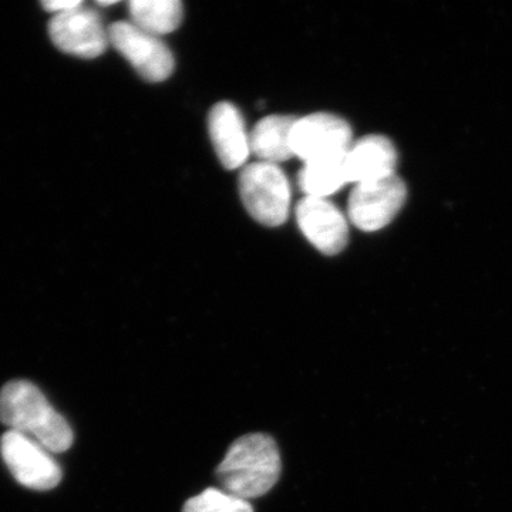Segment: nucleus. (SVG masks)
Returning a JSON list of instances; mask_svg holds the SVG:
<instances>
[{"label":"nucleus","mask_w":512,"mask_h":512,"mask_svg":"<svg viewBox=\"0 0 512 512\" xmlns=\"http://www.w3.org/2000/svg\"><path fill=\"white\" fill-rule=\"evenodd\" d=\"M281 471V453L275 440L268 434L254 433L231 444L217 468V478L222 491L251 501L269 493Z\"/></svg>","instance_id":"nucleus-1"},{"label":"nucleus","mask_w":512,"mask_h":512,"mask_svg":"<svg viewBox=\"0 0 512 512\" xmlns=\"http://www.w3.org/2000/svg\"><path fill=\"white\" fill-rule=\"evenodd\" d=\"M0 421L12 431L30 437L52 453H63L73 444L67 421L35 384L15 380L0 392Z\"/></svg>","instance_id":"nucleus-2"},{"label":"nucleus","mask_w":512,"mask_h":512,"mask_svg":"<svg viewBox=\"0 0 512 512\" xmlns=\"http://www.w3.org/2000/svg\"><path fill=\"white\" fill-rule=\"evenodd\" d=\"M242 202L254 220L266 227H279L288 220L291 185L276 164L252 163L239 175Z\"/></svg>","instance_id":"nucleus-3"},{"label":"nucleus","mask_w":512,"mask_h":512,"mask_svg":"<svg viewBox=\"0 0 512 512\" xmlns=\"http://www.w3.org/2000/svg\"><path fill=\"white\" fill-rule=\"evenodd\" d=\"M353 146V133L348 121L335 114L315 113L296 120L292 128L293 156L303 163L345 157Z\"/></svg>","instance_id":"nucleus-4"},{"label":"nucleus","mask_w":512,"mask_h":512,"mask_svg":"<svg viewBox=\"0 0 512 512\" xmlns=\"http://www.w3.org/2000/svg\"><path fill=\"white\" fill-rule=\"evenodd\" d=\"M406 198V184L396 174L356 184L349 197L350 221L362 231H379L402 210Z\"/></svg>","instance_id":"nucleus-5"},{"label":"nucleus","mask_w":512,"mask_h":512,"mask_svg":"<svg viewBox=\"0 0 512 512\" xmlns=\"http://www.w3.org/2000/svg\"><path fill=\"white\" fill-rule=\"evenodd\" d=\"M111 45L126 57L147 82H164L174 72V56L160 37L131 22H117L109 29Z\"/></svg>","instance_id":"nucleus-6"},{"label":"nucleus","mask_w":512,"mask_h":512,"mask_svg":"<svg viewBox=\"0 0 512 512\" xmlns=\"http://www.w3.org/2000/svg\"><path fill=\"white\" fill-rule=\"evenodd\" d=\"M2 457L20 484L32 490H52L62 481V470L49 450L18 431H8L0 443Z\"/></svg>","instance_id":"nucleus-7"},{"label":"nucleus","mask_w":512,"mask_h":512,"mask_svg":"<svg viewBox=\"0 0 512 512\" xmlns=\"http://www.w3.org/2000/svg\"><path fill=\"white\" fill-rule=\"evenodd\" d=\"M49 33L60 50L83 59L103 55L110 43L99 13L83 5L57 13L50 20Z\"/></svg>","instance_id":"nucleus-8"},{"label":"nucleus","mask_w":512,"mask_h":512,"mask_svg":"<svg viewBox=\"0 0 512 512\" xmlns=\"http://www.w3.org/2000/svg\"><path fill=\"white\" fill-rule=\"evenodd\" d=\"M296 220L303 235L322 254L338 255L346 248L348 222L328 198H303L296 208Z\"/></svg>","instance_id":"nucleus-9"},{"label":"nucleus","mask_w":512,"mask_h":512,"mask_svg":"<svg viewBox=\"0 0 512 512\" xmlns=\"http://www.w3.org/2000/svg\"><path fill=\"white\" fill-rule=\"evenodd\" d=\"M208 131L215 153L227 170L247 163L251 147L242 114L228 101L215 104L208 116Z\"/></svg>","instance_id":"nucleus-10"},{"label":"nucleus","mask_w":512,"mask_h":512,"mask_svg":"<svg viewBox=\"0 0 512 512\" xmlns=\"http://www.w3.org/2000/svg\"><path fill=\"white\" fill-rule=\"evenodd\" d=\"M349 184L382 180L396 174L397 151L389 138L367 136L353 143L345 158Z\"/></svg>","instance_id":"nucleus-11"},{"label":"nucleus","mask_w":512,"mask_h":512,"mask_svg":"<svg viewBox=\"0 0 512 512\" xmlns=\"http://www.w3.org/2000/svg\"><path fill=\"white\" fill-rule=\"evenodd\" d=\"M296 120L293 116H269L259 121L249 134L251 153L264 163L276 165L295 157L291 134Z\"/></svg>","instance_id":"nucleus-12"},{"label":"nucleus","mask_w":512,"mask_h":512,"mask_svg":"<svg viewBox=\"0 0 512 512\" xmlns=\"http://www.w3.org/2000/svg\"><path fill=\"white\" fill-rule=\"evenodd\" d=\"M128 9L131 23L154 36L174 32L184 16L183 3L178 0H133Z\"/></svg>","instance_id":"nucleus-13"},{"label":"nucleus","mask_w":512,"mask_h":512,"mask_svg":"<svg viewBox=\"0 0 512 512\" xmlns=\"http://www.w3.org/2000/svg\"><path fill=\"white\" fill-rule=\"evenodd\" d=\"M345 158H326L303 165L299 173V187L306 197L328 198L349 184Z\"/></svg>","instance_id":"nucleus-14"},{"label":"nucleus","mask_w":512,"mask_h":512,"mask_svg":"<svg viewBox=\"0 0 512 512\" xmlns=\"http://www.w3.org/2000/svg\"><path fill=\"white\" fill-rule=\"evenodd\" d=\"M183 512H254V508L249 501L241 500L218 488H208L204 493L190 498L185 503Z\"/></svg>","instance_id":"nucleus-15"},{"label":"nucleus","mask_w":512,"mask_h":512,"mask_svg":"<svg viewBox=\"0 0 512 512\" xmlns=\"http://www.w3.org/2000/svg\"><path fill=\"white\" fill-rule=\"evenodd\" d=\"M82 2H77V0H62V2H45L43 3V6H45L46 10H49V12L53 13H62L67 12V10H72L74 8H79V6H82Z\"/></svg>","instance_id":"nucleus-16"}]
</instances>
